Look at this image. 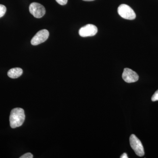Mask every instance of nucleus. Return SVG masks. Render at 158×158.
Segmentation results:
<instances>
[{"label":"nucleus","mask_w":158,"mask_h":158,"mask_svg":"<svg viewBox=\"0 0 158 158\" xmlns=\"http://www.w3.org/2000/svg\"><path fill=\"white\" fill-rule=\"evenodd\" d=\"M119 15L124 19L133 20L136 18L135 11L129 6L125 4H122L118 8Z\"/></svg>","instance_id":"nucleus-3"},{"label":"nucleus","mask_w":158,"mask_h":158,"mask_svg":"<svg viewBox=\"0 0 158 158\" xmlns=\"http://www.w3.org/2000/svg\"><path fill=\"white\" fill-rule=\"evenodd\" d=\"M6 8L4 5L0 4V18L3 17L6 14Z\"/></svg>","instance_id":"nucleus-9"},{"label":"nucleus","mask_w":158,"mask_h":158,"mask_svg":"<svg viewBox=\"0 0 158 158\" xmlns=\"http://www.w3.org/2000/svg\"><path fill=\"white\" fill-rule=\"evenodd\" d=\"M83 1H86V2H90V1H93L94 0H83Z\"/></svg>","instance_id":"nucleus-14"},{"label":"nucleus","mask_w":158,"mask_h":158,"mask_svg":"<svg viewBox=\"0 0 158 158\" xmlns=\"http://www.w3.org/2000/svg\"><path fill=\"white\" fill-rule=\"evenodd\" d=\"M130 143L131 147L138 156H143L144 155V147L140 140L135 135H131L130 137Z\"/></svg>","instance_id":"nucleus-2"},{"label":"nucleus","mask_w":158,"mask_h":158,"mask_svg":"<svg viewBox=\"0 0 158 158\" xmlns=\"http://www.w3.org/2000/svg\"><path fill=\"white\" fill-rule=\"evenodd\" d=\"M120 158H128L127 155L126 153L123 154L122 155L120 156Z\"/></svg>","instance_id":"nucleus-13"},{"label":"nucleus","mask_w":158,"mask_h":158,"mask_svg":"<svg viewBox=\"0 0 158 158\" xmlns=\"http://www.w3.org/2000/svg\"><path fill=\"white\" fill-rule=\"evenodd\" d=\"M23 69L20 68L11 69L8 71V75L12 79L17 78L22 75Z\"/></svg>","instance_id":"nucleus-8"},{"label":"nucleus","mask_w":158,"mask_h":158,"mask_svg":"<svg viewBox=\"0 0 158 158\" xmlns=\"http://www.w3.org/2000/svg\"><path fill=\"white\" fill-rule=\"evenodd\" d=\"M25 119L24 111L20 108H15L11 111L9 117L10 126L12 128L21 126Z\"/></svg>","instance_id":"nucleus-1"},{"label":"nucleus","mask_w":158,"mask_h":158,"mask_svg":"<svg viewBox=\"0 0 158 158\" xmlns=\"http://www.w3.org/2000/svg\"><path fill=\"white\" fill-rule=\"evenodd\" d=\"M49 33L48 30H42L38 31L31 40V44L37 45L45 41L48 38Z\"/></svg>","instance_id":"nucleus-5"},{"label":"nucleus","mask_w":158,"mask_h":158,"mask_svg":"<svg viewBox=\"0 0 158 158\" xmlns=\"http://www.w3.org/2000/svg\"><path fill=\"white\" fill-rule=\"evenodd\" d=\"M20 158H33V155L31 153L28 152L25 154L23 155L20 157Z\"/></svg>","instance_id":"nucleus-11"},{"label":"nucleus","mask_w":158,"mask_h":158,"mask_svg":"<svg viewBox=\"0 0 158 158\" xmlns=\"http://www.w3.org/2000/svg\"><path fill=\"white\" fill-rule=\"evenodd\" d=\"M98 28L92 24H88L82 27L79 31V35L82 37H91L97 33Z\"/></svg>","instance_id":"nucleus-6"},{"label":"nucleus","mask_w":158,"mask_h":158,"mask_svg":"<svg viewBox=\"0 0 158 158\" xmlns=\"http://www.w3.org/2000/svg\"><path fill=\"white\" fill-rule=\"evenodd\" d=\"M30 13L36 18H42L45 14V8L41 4L36 2L31 3L29 6Z\"/></svg>","instance_id":"nucleus-4"},{"label":"nucleus","mask_w":158,"mask_h":158,"mask_svg":"<svg viewBox=\"0 0 158 158\" xmlns=\"http://www.w3.org/2000/svg\"><path fill=\"white\" fill-rule=\"evenodd\" d=\"M152 100L153 102L157 101H158V90L156 91L155 93L154 94L152 97Z\"/></svg>","instance_id":"nucleus-10"},{"label":"nucleus","mask_w":158,"mask_h":158,"mask_svg":"<svg viewBox=\"0 0 158 158\" xmlns=\"http://www.w3.org/2000/svg\"><path fill=\"white\" fill-rule=\"evenodd\" d=\"M122 78L128 83H134L138 81L139 76L135 72L129 68H125L122 74Z\"/></svg>","instance_id":"nucleus-7"},{"label":"nucleus","mask_w":158,"mask_h":158,"mask_svg":"<svg viewBox=\"0 0 158 158\" xmlns=\"http://www.w3.org/2000/svg\"><path fill=\"white\" fill-rule=\"evenodd\" d=\"M56 1L58 4L62 5V6L66 5L67 2H68V0H56Z\"/></svg>","instance_id":"nucleus-12"}]
</instances>
